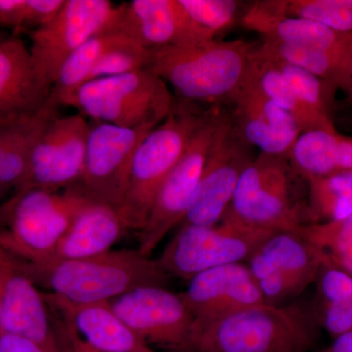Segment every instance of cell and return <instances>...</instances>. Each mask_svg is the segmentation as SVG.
I'll return each mask as SVG.
<instances>
[{"instance_id":"obj_1","label":"cell","mask_w":352,"mask_h":352,"mask_svg":"<svg viewBox=\"0 0 352 352\" xmlns=\"http://www.w3.org/2000/svg\"><path fill=\"white\" fill-rule=\"evenodd\" d=\"M0 259L50 294L76 303L109 302L140 287H166L170 277L157 259L135 251H110L83 259L25 261L0 249Z\"/></svg>"},{"instance_id":"obj_2","label":"cell","mask_w":352,"mask_h":352,"mask_svg":"<svg viewBox=\"0 0 352 352\" xmlns=\"http://www.w3.org/2000/svg\"><path fill=\"white\" fill-rule=\"evenodd\" d=\"M319 326L298 303H261L217 320L194 322L182 352H308Z\"/></svg>"},{"instance_id":"obj_3","label":"cell","mask_w":352,"mask_h":352,"mask_svg":"<svg viewBox=\"0 0 352 352\" xmlns=\"http://www.w3.org/2000/svg\"><path fill=\"white\" fill-rule=\"evenodd\" d=\"M256 44L244 39L149 50L146 68L175 89V97L201 105L229 106L247 76Z\"/></svg>"},{"instance_id":"obj_4","label":"cell","mask_w":352,"mask_h":352,"mask_svg":"<svg viewBox=\"0 0 352 352\" xmlns=\"http://www.w3.org/2000/svg\"><path fill=\"white\" fill-rule=\"evenodd\" d=\"M210 106L175 97L166 120L143 139L132 162L126 197L117 210L126 230L144 228L162 185L179 161Z\"/></svg>"},{"instance_id":"obj_5","label":"cell","mask_w":352,"mask_h":352,"mask_svg":"<svg viewBox=\"0 0 352 352\" xmlns=\"http://www.w3.org/2000/svg\"><path fill=\"white\" fill-rule=\"evenodd\" d=\"M51 97V95H50ZM91 122L126 129L157 126L173 109L175 95L148 69L83 83L58 98Z\"/></svg>"},{"instance_id":"obj_6","label":"cell","mask_w":352,"mask_h":352,"mask_svg":"<svg viewBox=\"0 0 352 352\" xmlns=\"http://www.w3.org/2000/svg\"><path fill=\"white\" fill-rule=\"evenodd\" d=\"M91 203L78 185L14 194L0 206V249L18 258L43 261Z\"/></svg>"},{"instance_id":"obj_7","label":"cell","mask_w":352,"mask_h":352,"mask_svg":"<svg viewBox=\"0 0 352 352\" xmlns=\"http://www.w3.org/2000/svg\"><path fill=\"white\" fill-rule=\"evenodd\" d=\"M288 157L259 153L241 176L222 219L261 230L296 231L309 224L307 200Z\"/></svg>"},{"instance_id":"obj_8","label":"cell","mask_w":352,"mask_h":352,"mask_svg":"<svg viewBox=\"0 0 352 352\" xmlns=\"http://www.w3.org/2000/svg\"><path fill=\"white\" fill-rule=\"evenodd\" d=\"M274 233L227 219L215 226L180 224L179 230L156 259L168 276L189 281L217 266L247 263Z\"/></svg>"},{"instance_id":"obj_9","label":"cell","mask_w":352,"mask_h":352,"mask_svg":"<svg viewBox=\"0 0 352 352\" xmlns=\"http://www.w3.org/2000/svg\"><path fill=\"white\" fill-rule=\"evenodd\" d=\"M229 115V107L210 105L178 163L153 204L146 226L139 233L138 251L150 256L164 238L180 226L200 180L212 141Z\"/></svg>"},{"instance_id":"obj_10","label":"cell","mask_w":352,"mask_h":352,"mask_svg":"<svg viewBox=\"0 0 352 352\" xmlns=\"http://www.w3.org/2000/svg\"><path fill=\"white\" fill-rule=\"evenodd\" d=\"M118 15L119 6L108 0H66L54 19L28 32L39 80L52 88L67 60L95 34L115 28Z\"/></svg>"},{"instance_id":"obj_11","label":"cell","mask_w":352,"mask_h":352,"mask_svg":"<svg viewBox=\"0 0 352 352\" xmlns=\"http://www.w3.org/2000/svg\"><path fill=\"white\" fill-rule=\"evenodd\" d=\"M327 256L298 231H279L248 259L266 303L284 305L315 283Z\"/></svg>"},{"instance_id":"obj_12","label":"cell","mask_w":352,"mask_h":352,"mask_svg":"<svg viewBox=\"0 0 352 352\" xmlns=\"http://www.w3.org/2000/svg\"><path fill=\"white\" fill-rule=\"evenodd\" d=\"M155 127L126 129L91 122L85 168L76 184L90 201L119 210L126 197L136 150Z\"/></svg>"},{"instance_id":"obj_13","label":"cell","mask_w":352,"mask_h":352,"mask_svg":"<svg viewBox=\"0 0 352 352\" xmlns=\"http://www.w3.org/2000/svg\"><path fill=\"white\" fill-rule=\"evenodd\" d=\"M252 147L234 124L230 109L208 151L200 180L182 224L215 226L221 221L243 173L254 161Z\"/></svg>"},{"instance_id":"obj_14","label":"cell","mask_w":352,"mask_h":352,"mask_svg":"<svg viewBox=\"0 0 352 352\" xmlns=\"http://www.w3.org/2000/svg\"><path fill=\"white\" fill-rule=\"evenodd\" d=\"M90 127L91 122L78 113L51 120L34 146L24 182L14 194L29 189L61 191L78 184Z\"/></svg>"},{"instance_id":"obj_15","label":"cell","mask_w":352,"mask_h":352,"mask_svg":"<svg viewBox=\"0 0 352 352\" xmlns=\"http://www.w3.org/2000/svg\"><path fill=\"white\" fill-rule=\"evenodd\" d=\"M110 303L116 314L150 346L173 352H182L186 346L195 318L180 294L166 287H140Z\"/></svg>"},{"instance_id":"obj_16","label":"cell","mask_w":352,"mask_h":352,"mask_svg":"<svg viewBox=\"0 0 352 352\" xmlns=\"http://www.w3.org/2000/svg\"><path fill=\"white\" fill-rule=\"evenodd\" d=\"M116 28L147 50L214 41L179 0H131L119 6Z\"/></svg>"},{"instance_id":"obj_17","label":"cell","mask_w":352,"mask_h":352,"mask_svg":"<svg viewBox=\"0 0 352 352\" xmlns=\"http://www.w3.org/2000/svg\"><path fill=\"white\" fill-rule=\"evenodd\" d=\"M0 292L1 330L25 338L43 352H65L43 292L1 259Z\"/></svg>"},{"instance_id":"obj_18","label":"cell","mask_w":352,"mask_h":352,"mask_svg":"<svg viewBox=\"0 0 352 352\" xmlns=\"http://www.w3.org/2000/svg\"><path fill=\"white\" fill-rule=\"evenodd\" d=\"M180 296L195 322L217 320L265 302L254 275L244 263L226 264L199 273Z\"/></svg>"},{"instance_id":"obj_19","label":"cell","mask_w":352,"mask_h":352,"mask_svg":"<svg viewBox=\"0 0 352 352\" xmlns=\"http://www.w3.org/2000/svg\"><path fill=\"white\" fill-rule=\"evenodd\" d=\"M229 109L241 136L263 154L288 157L302 133L295 118L271 101L247 78Z\"/></svg>"},{"instance_id":"obj_20","label":"cell","mask_w":352,"mask_h":352,"mask_svg":"<svg viewBox=\"0 0 352 352\" xmlns=\"http://www.w3.org/2000/svg\"><path fill=\"white\" fill-rule=\"evenodd\" d=\"M51 90L36 75L22 38L9 36L0 43V120L14 122L38 112Z\"/></svg>"},{"instance_id":"obj_21","label":"cell","mask_w":352,"mask_h":352,"mask_svg":"<svg viewBox=\"0 0 352 352\" xmlns=\"http://www.w3.org/2000/svg\"><path fill=\"white\" fill-rule=\"evenodd\" d=\"M43 295L48 305L94 349L104 351L156 352L116 314L110 300L76 303L53 294Z\"/></svg>"},{"instance_id":"obj_22","label":"cell","mask_w":352,"mask_h":352,"mask_svg":"<svg viewBox=\"0 0 352 352\" xmlns=\"http://www.w3.org/2000/svg\"><path fill=\"white\" fill-rule=\"evenodd\" d=\"M240 22L263 39L352 55V34L333 31L314 21L283 15L275 11L268 0L245 7Z\"/></svg>"},{"instance_id":"obj_23","label":"cell","mask_w":352,"mask_h":352,"mask_svg":"<svg viewBox=\"0 0 352 352\" xmlns=\"http://www.w3.org/2000/svg\"><path fill=\"white\" fill-rule=\"evenodd\" d=\"M126 230L117 210L102 204H89L76 217L50 256L43 261L102 256L111 251V248Z\"/></svg>"},{"instance_id":"obj_24","label":"cell","mask_w":352,"mask_h":352,"mask_svg":"<svg viewBox=\"0 0 352 352\" xmlns=\"http://www.w3.org/2000/svg\"><path fill=\"white\" fill-rule=\"evenodd\" d=\"M288 160L305 182L352 170V138L321 129L302 132L292 147Z\"/></svg>"},{"instance_id":"obj_25","label":"cell","mask_w":352,"mask_h":352,"mask_svg":"<svg viewBox=\"0 0 352 352\" xmlns=\"http://www.w3.org/2000/svg\"><path fill=\"white\" fill-rule=\"evenodd\" d=\"M245 78L271 101L291 113L302 129V133L314 129L338 131L335 122L323 119L303 103L283 74L270 58L259 54L256 46Z\"/></svg>"},{"instance_id":"obj_26","label":"cell","mask_w":352,"mask_h":352,"mask_svg":"<svg viewBox=\"0 0 352 352\" xmlns=\"http://www.w3.org/2000/svg\"><path fill=\"white\" fill-rule=\"evenodd\" d=\"M311 308L319 328L335 339L352 331V277L327 261L316 278Z\"/></svg>"},{"instance_id":"obj_27","label":"cell","mask_w":352,"mask_h":352,"mask_svg":"<svg viewBox=\"0 0 352 352\" xmlns=\"http://www.w3.org/2000/svg\"><path fill=\"white\" fill-rule=\"evenodd\" d=\"M261 54L281 60L325 80L346 94L351 83V56L307 46L263 39L256 46Z\"/></svg>"},{"instance_id":"obj_28","label":"cell","mask_w":352,"mask_h":352,"mask_svg":"<svg viewBox=\"0 0 352 352\" xmlns=\"http://www.w3.org/2000/svg\"><path fill=\"white\" fill-rule=\"evenodd\" d=\"M309 224L329 223L352 215V170L307 180Z\"/></svg>"},{"instance_id":"obj_29","label":"cell","mask_w":352,"mask_h":352,"mask_svg":"<svg viewBox=\"0 0 352 352\" xmlns=\"http://www.w3.org/2000/svg\"><path fill=\"white\" fill-rule=\"evenodd\" d=\"M126 36H129L115 27L88 39L62 67L51 90V97L58 98L88 82L95 66L105 53Z\"/></svg>"},{"instance_id":"obj_30","label":"cell","mask_w":352,"mask_h":352,"mask_svg":"<svg viewBox=\"0 0 352 352\" xmlns=\"http://www.w3.org/2000/svg\"><path fill=\"white\" fill-rule=\"evenodd\" d=\"M277 12L303 18L333 31L352 34V0H268Z\"/></svg>"},{"instance_id":"obj_31","label":"cell","mask_w":352,"mask_h":352,"mask_svg":"<svg viewBox=\"0 0 352 352\" xmlns=\"http://www.w3.org/2000/svg\"><path fill=\"white\" fill-rule=\"evenodd\" d=\"M265 57L270 58L275 66L280 69L291 87L295 89L303 103L310 110L314 111L323 119L335 122L333 112H335V105L337 102L336 94L339 90L337 87L317 78L312 74L308 73L305 69L285 63L281 60L275 59V58Z\"/></svg>"},{"instance_id":"obj_32","label":"cell","mask_w":352,"mask_h":352,"mask_svg":"<svg viewBox=\"0 0 352 352\" xmlns=\"http://www.w3.org/2000/svg\"><path fill=\"white\" fill-rule=\"evenodd\" d=\"M296 231L352 277V215L342 221L307 224Z\"/></svg>"},{"instance_id":"obj_33","label":"cell","mask_w":352,"mask_h":352,"mask_svg":"<svg viewBox=\"0 0 352 352\" xmlns=\"http://www.w3.org/2000/svg\"><path fill=\"white\" fill-rule=\"evenodd\" d=\"M192 18L212 36L241 21L243 4L237 0H179Z\"/></svg>"},{"instance_id":"obj_34","label":"cell","mask_w":352,"mask_h":352,"mask_svg":"<svg viewBox=\"0 0 352 352\" xmlns=\"http://www.w3.org/2000/svg\"><path fill=\"white\" fill-rule=\"evenodd\" d=\"M148 56L149 50H145L135 41L126 36L105 53L95 66L88 82L145 69Z\"/></svg>"},{"instance_id":"obj_35","label":"cell","mask_w":352,"mask_h":352,"mask_svg":"<svg viewBox=\"0 0 352 352\" xmlns=\"http://www.w3.org/2000/svg\"><path fill=\"white\" fill-rule=\"evenodd\" d=\"M66 0H28V32L47 25L56 17Z\"/></svg>"},{"instance_id":"obj_36","label":"cell","mask_w":352,"mask_h":352,"mask_svg":"<svg viewBox=\"0 0 352 352\" xmlns=\"http://www.w3.org/2000/svg\"><path fill=\"white\" fill-rule=\"evenodd\" d=\"M48 303V302H47ZM52 311L53 319L59 339L61 340L62 346L65 352H119V351H104L94 349L87 344L76 332L75 329L72 327L69 322L65 320L56 310L50 307Z\"/></svg>"},{"instance_id":"obj_37","label":"cell","mask_w":352,"mask_h":352,"mask_svg":"<svg viewBox=\"0 0 352 352\" xmlns=\"http://www.w3.org/2000/svg\"><path fill=\"white\" fill-rule=\"evenodd\" d=\"M28 0H0V30L27 31Z\"/></svg>"},{"instance_id":"obj_38","label":"cell","mask_w":352,"mask_h":352,"mask_svg":"<svg viewBox=\"0 0 352 352\" xmlns=\"http://www.w3.org/2000/svg\"><path fill=\"white\" fill-rule=\"evenodd\" d=\"M0 352H43L32 342L0 329Z\"/></svg>"},{"instance_id":"obj_39","label":"cell","mask_w":352,"mask_h":352,"mask_svg":"<svg viewBox=\"0 0 352 352\" xmlns=\"http://www.w3.org/2000/svg\"><path fill=\"white\" fill-rule=\"evenodd\" d=\"M321 352H352V331L335 338L333 344Z\"/></svg>"},{"instance_id":"obj_40","label":"cell","mask_w":352,"mask_h":352,"mask_svg":"<svg viewBox=\"0 0 352 352\" xmlns=\"http://www.w3.org/2000/svg\"><path fill=\"white\" fill-rule=\"evenodd\" d=\"M344 111H352V59H351V83H349V88L344 98L342 100L336 102L335 113L344 112Z\"/></svg>"},{"instance_id":"obj_41","label":"cell","mask_w":352,"mask_h":352,"mask_svg":"<svg viewBox=\"0 0 352 352\" xmlns=\"http://www.w3.org/2000/svg\"><path fill=\"white\" fill-rule=\"evenodd\" d=\"M333 120H335L336 126L338 124L342 129H346L352 133V111L336 113Z\"/></svg>"},{"instance_id":"obj_42","label":"cell","mask_w":352,"mask_h":352,"mask_svg":"<svg viewBox=\"0 0 352 352\" xmlns=\"http://www.w3.org/2000/svg\"><path fill=\"white\" fill-rule=\"evenodd\" d=\"M9 36H7L6 32H4L3 30H0V43L2 41H4L6 38H8Z\"/></svg>"},{"instance_id":"obj_43","label":"cell","mask_w":352,"mask_h":352,"mask_svg":"<svg viewBox=\"0 0 352 352\" xmlns=\"http://www.w3.org/2000/svg\"><path fill=\"white\" fill-rule=\"evenodd\" d=\"M1 308H2V300H1V292H0V316H1Z\"/></svg>"},{"instance_id":"obj_44","label":"cell","mask_w":352,"mask_h":352,"mask_svg":"<svg viewBox=\"0 0 352 352\" xmlns=\"http://www.w3.org/2000/svg\"><path fill=\"white\" fill-rule=\"evenodd\" d=\"M9 122H2V120H0V126H3V124H9Z\"/></svg>"}]
</instances>
